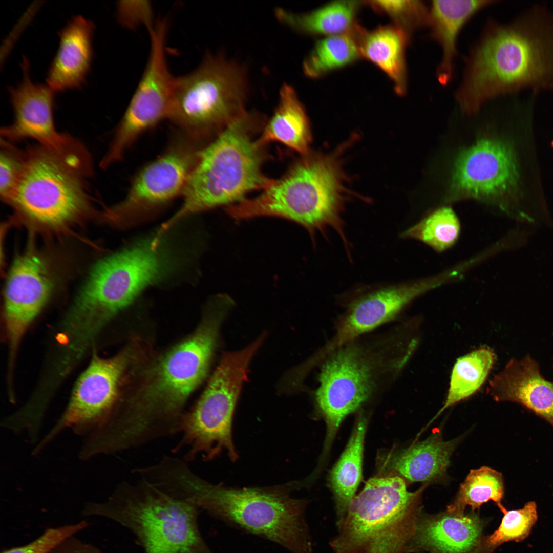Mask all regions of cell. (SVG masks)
Wrapping results in <instances>:
<instances>
[{"mask_svg": "<svg viewBox=\"0 0 553 553\" xmlns=\"http://www.w3.org/2000/svg\"><path fill=\"white\" fill-rule=\"evenodd\" d=\"M233 304L225 294L210 299L197 330L160 359L143 389L118 410L115 426L125 441L140 446L180 432L182 409L206 375L220 326Z\"/></svg>", "mask_w": 553, "mask_h": 553, "instance_id": "1", "label": "cell"}, {"mask_svg": "<svg viewBox=\"0 0 553 553\" xmlns=\"http://www.w3.org/2000/svg\"><path fill=\"white\" fill-rule=\"evenodd\" d=\"M525 88L553 89V12L542 5L490 30L472 53L458 92L466 105L479 110Z\"/></svg>", "mask_w": 553, "mask_h": 553, "instance_id": "2", "label": "cell"}, {"mask_svg": "<svg viewBox=\"0 0 553 553\" xmlns=\"http://www.w3.org/2000/svg\"><path fill=\"white\" fill-rule=\"evenodd\" d=\"M157 230L102 259L93 268L68 311L80 331L96 335L143 290L163 283L189 263V248Z\"/></svg>", "mask_w": 553, "mask_h": 553, "instance_id": "3", "label": "cell"}, {"mask_svg": "<svg viewBox=\"0 0 553 553\" xmlns=\"http://www.w3.org/2000/svg\"><path fill=\"white\" fill-rule=\"evenodd\" d=\"M264 125L261 115L245 111L201 148L182 205L164 223V228L190 215L237 203L272 183L262 171L266 145L257 136Z\"/></svg>", "mask_w": 553, "mask_h": 553, "instance_id": "4", "label": "cell"}, {"mask_svg": "<svg viewBox=\"0 0 553 553\" xmlns=\"http://www.w3.org/2000/svg\"><path fill=\"white\" fill-rule=\"evenodd\" d=\"M91 160L63 156L37 143L27 148L20 179L5 202L14 219L41 234L61 236L99 219L87 181Z\"/></svg>", "mask_w": 553, "mask_h": 553, "instance_id": "5", "label": "cell"}, {"mask_svg": "<svg viewBox=\"0 0 553 553\" xmlns=\"http://www.w3.org/2000/svg\"><path fill=\"white\" fill-rule=\"evenodd\" d=\"M344 174L335 156L308 153L262 190L227 208L236 220L259 217L285 219L304 227L314 238L328 228L336 231L350 256V242L342 218L345 200Z\"/></svg>", "mask_w": 553, "mask_h": 553, "instance_id": "6", "label": "cell"}, {"mask_svg": "<svg viewBox=\"0 0 553 553\" xmlns=\"http://www.w3.org/2000/svg\"><path fill=\"white\" fill-rule=\"evenodd\" d=\"M397 331L372 338H357L336 349L322 362L317 406L325 420L327 452L344 419L388 387L410 353L404 351Z\"/></svg>", "mask_w": 553, "mask_h": 553, "instance_id": "7", "label": "cell"}, {"mask_svg": "<svg viewBox=\"0 0 553 553\" xmlns=\"http://www.w3.org/2000/svg\"><path fill=\"white\" fill-rule=\"evenodd\" d=\"M140 479L119 483L106 500L86 504L82 515L125 527L143 553H214L200 531L199 507Z\"/></svg>", "mask_w": 553, "mask_h": 553, "instance_id": "8", "label": "cell"}, {"mask_svg": "<svg viewBox=\"0 0 553 553\" xmlns=\"http://www.w3.org/2000/svg\"><path fill=\"white\" fill-rule=\"evenodd\" d=\"M186 492L199 509L233 527L291 553H313L305 519L307 502L292 498L286 487H228L195 475L188 479Z\"/></svg>", "mask_w": 553, "mask_h": 553, "instance_id": "9", "label": "cell"}, {"mask_svg": "<svg viewBox=\"0 0 553 553\" xmlns=\"http://www.w3.org/2000/svg\"><path fill=\"white\" fill-rule=\"evenodd\" d=\"M423 487L410 492L397 475L370 479L336 525L333 552L408 553Z\"/></svg>", "mask_w": 553, "mask_h": 553, "instance_id": "10", "label": "cell"}, {"mask_svg": "<svg viewBox=\"0 0 553 553\" xmlns=\"http://www.w3.org/2000/svg\"><path fill=\"white\" fill-rule=\"evenodd\" d=\"M247 90L242 66L208 54L196 70L175 78L168 119L182 134L205 145L246 111Z\"/></svg>", "mask_w": 553, "mask_h": 553, "instance_id": "11", "label": "cell"}, {"mask_svg": "<svg viewBox=\"0 0 553 553\" xmlns=\"http://www.w3.org/2000/svg\"><path fill=\"white\" fill-rule=\"evenodd\" d=\"M261 345L254 341L242 350L225 353L196 405L183 414L182 438L174 451L185 450L186 461L199 455L209 461L224 451L231 461L238 459L232 437L233 413L248 367Z\"/></svg>", "mask_w": 553, "mask_h": 553, "instance_id": "12", "label": "cell"}, {"mask_svg": "<svg viewBox=\"0 0 553 553\" xmlns=\"http://www.w3.org/2000/svg\"><path fill=\"white\" fill-rule=\"evenodd\" d=\"M202 147L181 134L136 174L122 201L101 210L100 220L127 226L150 217L182 195Z\"/></svg>", "mask_w": 553, "mask_h": 553, "instance_id": "13", "label": "cell"}, {"mask_svg": "<svg viewBox=\"0 0 553 553\" xmlns=\"http://www.w3.org/2000/svg\"><path fill=\"white\" fill-rule=\"evenodd\" d=\"M519 180L518 163L511 144L498 137H482L456 157L445 201L475 199L508 211Z\"/></svg>", "mask_w": 553, "mask_h": 553, "instance_id": "14", "label": "cell"}, {"mask_svg": "<svg viewBox=\"0 0 553 553\" xmlns=\"http://www.w3.org/2000/svg\"><path fill=\"white\" fill-rule=\"evenodd\" d=\"M131 357L127 351L107 359L94 356L78 378L64 412L33 453L39 455L65 430L86 437L100 428L116 405L119 385Z\"/></svg>", "mask_w": 553, "mask_h": 553, "instance_id": "15", "label": "cell"}, {"mask_svg": "<svg viewBox=\"0 0 553 553\" xmlns=\"http://www.w3.org/2000/svg\"><path fill=\"white\" fill-rule=\"evenodd\" d=\"M167 20H157L148 31L151 50L139 84L114 134L120 145L129 147L143 133L168 118L175 78L165 54Z\"/></svg>", "mask_w": 553, "mask_h": 553, "instance_id": "16", "label": "cell"}, {"mask_svg": "<svg viewBox=\"0 0 553 553\" xmlns=\"http://www.w3.org/2000/svg\"><path fill=\"white\" fill-rule=\"evenodd\" d=\"M54 286L48 262L33 246L16 256L4 294V317L11 364L25 332L48 301Z\"/></svg>", "mask_w": 553, "mask_h": 553, "instance_id": "17", "label": "cell"}, {"mask_svg": "<svg viewBox=\"0 0 553 553\" xmlns=\"http://www.w3.org/2000/svg\"><path fill=\"white\" fill-rule=\"evenodd\" d=\"M22 67V81L16 87L9 89L14 121L1 128V138L13 143L32 139L62 155L76 151L81 142L56 129L53 115L55 92L47 85L32 82L29 62L25 57Z\"/></svg>", "mask_w": 553, "mask_h": 553, "instance_id": "18", "label": "cell"}, {"mask_svg": "<svg viewBox=\"0 0 553 553\" xmlns=\"http://www.w3.org/2000/svg\"><path fill=\"white\" fill-rule=\"evenodd\" d=\"M439 286L435 276L380 288L352 300L336 326L334 342L343 345L395 319L414 299Z\"/></svg>", "mask_w": 553, "mask_h": 553, "instance_id": "19", "label": "cell"}, {"mask_svg": "<svg viewBox=\"0 0 553 553\" xmlns=\"http://www.w3.org/2000/svg\"><path fill=\"white\" fill-rule=\"evenodd\" d=\"M484 525L474 513L419 515L408 553H479Z\"/></svg>", "mask_w": 553, "mask_h": 553, "instance_id": "20", "label": "cell"}, {"mask_svg": "<svg viewBox=\"0 0 553 553\" xmlns=\"http://www.w3.org/2000/svg\"><path fill=\"white\" fill-rule=\"evenodd\" d=\"M487 392L497 401L522 405L553 426V382L542 376L529 355L510 360L491 381Z\"/></svg>", "mask_w": 553, "mask_h": 553, "instance_id": "21", "label": "cell"}, {"mask_svg": "<svg viewBox=\"0 0 553 553\" xmlns=\"http://www.w3.org/2000/svg\"><path fill=\"white\" fill-rule=\"evenodd\" d=\"M94 30L91 20L77 15L58 32L59 47L46 77L54 92L77 89L85 82L93 56Z\"/></svg>", "mask_w": 553, "mask_h": 553, "instance_id": "22", "label": "cell"}, {"mask_svg": "<svg viewBox=\"0 0 553 553\" xmlns=\"http://www.w3.org/2000/svg\"><path fill=\"white\" fill-rule=\"evenodd\" d=\"M491 1H433L430 9L429 26L432 37L441 48L442 57L437 71L442 85L450 82L456 54V42L461 30L471 17L491 5Z\"/></svg>", "mask_w": 553, "mask_h": 553, "instance_id": "23", "label": "cell"}, {"mask_svg": "<svg viewBox=\"0 0 553 553\" xmlns=\"http://www.w3.org/2000/svg\"><path fill=\"white\" fill-rule=\"evenodd\" d=\"M409 34L396 25L380 26L372 31L362 27L358 37L361 57L382 70L393 83L397 94H405L407 77L406 49Z\"/></svg>", "mask_w": 553, "mask_h": 553, "instance_id": "24", "label": "cell"}, {"mask_svg": "<svg viewBox=\"0 0 553 553\" xmlns=\"http://www.w3.org/2000/svg\"><path fill=\"white\" fill-rule=\"evenodd\" d=\"M259 138L265 145L278 142L302 155L309 153L311 140L309 120L291 86L286 84L281 88L278 104Z\"/></svg>", "mask_w": 553, "mask_h": 553, "instance_id": "25", "label": "cell"}, {"mask_svg": "<svg viewBox=\"0 0 553 553\" xmlns=\"http://www.w3.org/2000/svg\"><path fill=\"white\" fill-rule=\"evenodd\" d=\"M458 441H445L438 431L434 432L393 458L391 468L411 482L438 479L445 473Z\"/></svg>", "mask_w": 553, "mask_h": 553, "instance_id": "26", "label": "cell"}, {"mask_svg": "<svg viewBox=\"0 0 553 553\" xmlns=\"http://www.w3.org/2000/svg\"><path fill=\"white\" fill-rule=\"evenodd\" d=\"M367 424L365 415L360 413L348 443L329 475V485L335 502L336 525L345 516L361 479Z\"/></svg>", "mask_w": 553, "mask_h": 553, "instance_id": "27", "label": "cell"}, {"mask_svg": "<svg viewBox=\"0 0 553 553\" xmlns=\"http://www.w3.org/2000/svg\"><path fill=\"white\" fill-rule=\"evenodd\" d=\"M360 5V1H337L307 13L278 8L275 13L279 20L301 33L325 37L352 30L357 24L356 17Z\"/></svg>", "mask_w": 553, "mask_h": 553, "instance_id": "28", "label": "cell"}, {"mask_svg": "<svg viewBox=\"0 0 553 553\" xmlns=\"http://www.w3.org/2000/svg\"><path fill=\"white\" fill-rule=\"evenodd\" d=\"M495 360V353L487 346L459 358L452 371L445 402L427 427L446 409L477 392L485 382Z\"/></svg>", "mask_w": 553, "mask_h": 553, "instance_id": "29", "label": "cell"}, {"mask_svg": "<svg viewBox=\"0 0 553 553\" xmlns=\"http://www.w3.org/2000/svg\"><path fill=\"white\" fill-rule=\"evenodd\" d=\"M360 28L357 24L348 32L325 36L316 41L303 62L304 73L310 78H318L361 57L358 44Z\"/></svg>", "mask_w": 553, "mask_h": 553, "instance_id": "30", "label": "cell"}, {"mask_svg": "<svg viewBox=\"0 0 553 553\" xmlns=\"http://www.w3.org/2000/svg\"><path fill=\"white\" fill-rule=\"evenodd\" d=\"M504 489L503 478L500 472L486 466L472 470L447 511L464 513L466 506L474 511L489 501L501 503Z\"/></svg>", "mask_w": 553, "mask_h": 553, "instance_id": "31", "label": "cell"}, {"mask_svg": "<svg viewBox=\"0 0 553 553\" xmlns=\"http://www.w3.org/2000/svg\"><path fill=\"white\" fill-rule=\"evenodd\" d=\"M460 231L459 220L450 207L437 208L401 233V237L424 243L438 252L453 246Z\"/></svg>", "mask_w": 553, "mask_h": 553, "instance_id": "32", "label": "cell"}, {"mask_svg": "<svg viewBox=\"0 0 553 553\" xmlns=\"http://www.w3.org/2000/svg\"><path fill=\"white\" fill-rule=\"evenodd\" d=\"M497 505L503 513L501 523L492 534L483 536L479 553H493L503 543L524 540L537 520V505L534 501L526 503L518 509L507 510L501 503Z\"/></svg>", "mask_w": 553, "mask_h": 553, "instance_id": "33", "label": "cell"}, {"mask_svg": "<svg viewBox=\"0 0 553 553\" xmlns=\"http://www.w3.org/2000/svg\"><path fill=\"white\" fill-rule=\"evenodd\" d=\"M366 4L376 11L392 18L395 24L409 34L416 29L429 26L430 10L421 1H368Z\"/></svg>", "mask_w": 553, "mask_h": 553, "instance_id": "34", "label": "cell"}, {"mask_svg": "<svg viewBox=\"0 0 553 553\" xmlns=\"http://www.w3.org/2000/svg\"><path fill=\"white\" fill-rule=\"evenodd\" d=\"M0 195L5 202L14 192L24 165L25 151L1 138Z\"/></svg>", "mask_w": 553, "mask_h": 553, "instance_id": "35", "label": "cell"}, {"mask_svg": "<svg viewBox=\"0 0 553 553\" xmlns=\"http://www.w3.org/2000/svg\"><path fill=\"white\" fill-rule=\"evenodd\" d=\"M89 523L83 520L78 523L56 527H49L39 537L24 545L4 548L1 553H49L65 539L86 529Z\"/></svg>", "mask_w": 553, "mask_h": 553, "instance_id": "36", "label": "cell"}, {"mask_svg": "<svg viewBox=\"0 0 553 553\" xmlns=\"http://www.w3.org/2000/svg\"><path fill=\"white\" fill-rule=\"evenodd\" d=\"M117 14L119 22L129 28L143 24L148 29L154 24L152 7L147 1L120 2Z\"/></svg>", "mask_w": 553, "mask_h": 553, "instance_id": "37", "label": "cell"}, {"mask_svg": "<svg viewBox=\"0 0 553 553\" xmlns=\"http://www.w3.org/2000/svg\"><path fill=\"white\" fill-rule=\"evenodd\" d=\"M49 553H101L96 547L71 536L59 544Z\"/></svg>", "mask_w": 553, "mask_h": 553, "instance_id": "38", "label": "cell"}]
</instances>
